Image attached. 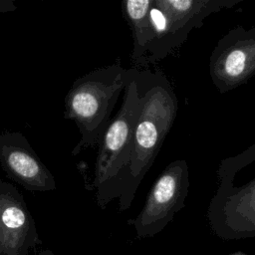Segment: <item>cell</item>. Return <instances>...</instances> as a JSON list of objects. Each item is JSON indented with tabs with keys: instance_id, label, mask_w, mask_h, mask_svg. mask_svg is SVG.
Returning <instances> with one entry per match:
<instances>
[{
	"instance_id": "cell-1",
	"label": "cell",
	"mask_w": 255,
	"mask_h": 255,
	"mask_svg": "<svg viewBox=\"0 0 255 255\" xmlns=\"http://www.w3.org/2000/svg\"><path fill=\"white\" fill-rule=\"evenodd\" d=\"M141 107L136 122L131 157L119 198L127 206L154 162L171 129L178 111V100L164 73L160 70L136 69Z\"/></svg>"
},
{
	"instance_id": "cell-2",
	"label": "cell",
	"mask_w": 255,
	"mask_h": 255,
	"mask_svg": "<svg viewBox=\"0 0 255 255\" xmlns=\"http://www.w3.org/2000/svg\"><path fill=\"white\" fill-rule=\"evenodd\" d=\"M127 71L115 63L89 72L70 88L65 99V117L76 123L81 135L74 155L100 143L125 89Z\"/></svg>"
},
{
	"instance_id": "cell-3",
	"label": "cell",
	"mask_w": 255,
	"mask_h": 255,
	"mask_svg": "<svg viewBox=\"0 0 255 255\" xmlns=\"http://www.w3.org/2000/svg\"><path fill=\"white\" fill-rule=\"evenodd\" d=\"M141 107V94L135 68L127 71L124 99L120 110L108 126L96 157L92 187L98 189L99 200L119 197L133 146L136 122Z\"/></svg>"
},
{
	"instance_id": "cell-4",
	"label": "cell",
	"mask_w": 255,
	"mask_h": 255,
	"mask_svg": "<svg viewBox=\"0 0 255 255\" xmlns=\"http://www.w3.org/2000/svg\"><path fill=\"white\" fill-rule=\"evenodd\" d=\"M239 0H152L153 39L147 48L146 67L166 58L200 28L209 15L236 5Z\"/></svg>"
},
{
	"instance_id": "cell-5",
	"label": "cell",
	"mask_w": 255,
	"mask_h": 255,
	"mask_svg": "<svg viewBox=\"0 0 255 255\" xmlns=\"http://www.w3.org/2000/svg\"><path fill=\"white\" fill-rule=\"evenodd\" d=\"M209 74L220 94L247 83L255 75V28L238 25L220 38L210 54Z\"/></svg>"
},
{
	"instance_id": "cell-6",
	"label": "cell",
	"mask_w": 255,
	"mask_h": 255,
	"mask_svg": "<svg viewBox=\"0 0 255 255\" xmlns=\"http://www.w3.org/2000/svg\"><path fill=\"white\" fill-rule=\"evenodd\" d=\"M0 163L8 175L27 190L48 191L56 188L53 175L21 133L0 134Z\"/></svg>"
},
{
	"instance_id": "cell-7",
	"label": "cell",
	"mask_w": 255,
	"mask_h": 255,
	"mask_svg": "<svg viewBox=\"0 0 255 255\" xmlns=\"http://www.w3.org/2000/svg\"><path fill=\"white\" fill-rule=\"evenodd\" d=\"M189 169L185 159L170 162L153 182L140 216L144 225L164 221L183 205L188 193Z\"/></svg>"
},
{
	"instance_id": "cell-8",
	"label": "cell",
	"mask_w": 255,
	"mask_h": 255,
	"mask_svg": "<svg viewBox=\"0 0 255 255\" xmlns=\"http://www.w3.org/2000/svg\"><path fill=\"white\" fill-rule=\"evenodd\" d=\"M151 3L152 0H127L122 2L123 16L130 28L132 37L131 68H146L147 48L153 39V29L149 14Z\"/></svg>"
},
{
	"instance_id": "cell-9",
	"label": "cell",
	"mask_w": 255,
	"mask_h": 255,
	"mask_svg": "<svg viewBox=\"0 0 255 255\" xmlns=\"http://www.w3.org/2000/svg\"><path fill=\"white\" fill-rule=\"evenodd\" d=\"M26 227H29V219L25 209L15 200H5L0 203V243L13 246L16 243V235L22 238ZM21 241V240H20Z\"/></svg>"
},
{
	"instance_id": "cell-10",
	"label": "cell",
	"mask_w": 255,
	"mask_h": 255,
	"mask_svg": "<svg viewBox=\"0 0 255 255\" xmlns=\"http://www.w3.org/2000/svg\"><path fill=\"white\" fill-rule=\"evenodd\" d=\"M16 7L11 1H0V12L12 11L15 10Z\"/></svg>"
},
{
	"instance_id": "cell-11",
	"label": "cell",
	"mask_w": 255,
	"mask_h": 255,
	"mask_svg": "<svg viewBox=\"0 0 255 255\" xmlns=\"http://www.w3.org/2000/svg\"><path fill=\"white\" fill-rule=\"evenodd\" d=\"M40 255H54V254L51 251H49V250H44V251H42L40 253Z\"/></svg>"
}]
</instances>
